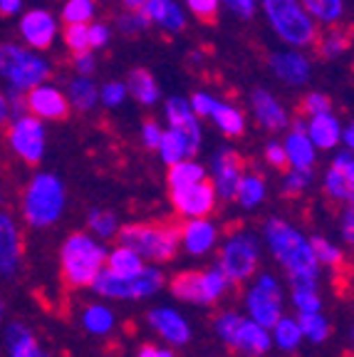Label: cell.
<instances>
[{
    "label": "cell",
    "mask_w": 354,
    "mask_h": 357,
    "mask_svg": "<svg viewBox=\"0 0 354 357\" xmlns=\"http://www.w3.org/2000/svg\"><path fill=\"white\" fill-rule=\"evenodd\" d=\"M266 241L270 245L272 256L288 268L293 283H315L320 275V263L310 248V241L300 231H295L288 221L270 218L266 226Z\"/></svg>",
    "instance_id": "6da1fadb"
},
{
    "label": "cell",
    "mask_w": 354,
    "mask_h": 357,
    "mask_svg": "<svg viewBox=\"0 0 354 357\" xmlns=\"http://www.w3.org/2000/svg\"><path fill=\"white\" fill-rule=\"evenodd\" d=\"M67 191L55 174H35L22 194V218L33 229H47L65 211Z\"/></svg>",
    "instance_id": "7a4b0ae2"
},
{
    "label": "cell",
    "mask_w": 354,
    "mask_h": 357,
    "mask_svg": "<svg viewBox=\"0 0 354 357\" xmlns=\"http://www.w3.org/2000/svg\"><path fill=\"white\" fill-rule=\"evenodd\" d=\"M119 245H127L141 258L164 263L176 256L181 245V229L171 223H129L116 231Z\"/></svg>",
    "instance_id": "3957f363"
},
{
    "label": "cell",
    "mask_w": 354,
    "mask_h": 357,
    "mask_svg": "<svg viewBox=\"0 0 354 357\" xmlns=\"http://www.w3.org/2000/svg\"><path fill=\"white\" fill-rule=\"evenodd\" d=\"M107 248L87 234H72L62 243V280L70 288H84L105 268Z\"/></svg>",
    "instance_id": "277c9868"
},
{
    "label": "cell",
    "mask_w": 354,
    "mask_h": 357,
    "mask_svg": "<svg viewBox=\"0 0 354 357\" xmlns=\"http://www.w3.org/2000/svg\"><path fill=\"white\" fill-rule=\"evenodd\" d=\"M52 65L33 47L15 43H0V79L17 92H28L35 84L50 79Z\"/></svg>",
    "instance_id": "5b68a950"
},
{
    "label": "cell",
    "mask_w": 354,
    "mask_h": 357,
    "mask_svg": "<svg viewBox=\"0 0 354 357\" xmlns=\"http://www.w3.org/2000/svg\"><path fill=\"white\" fill-rule=\"evenodd\" d=\"M263 13L275 35L290 47H310L317 38V22L307 15L300 0H261Z\"/></svg>",
    "instance_id": "8992f818"
},
{
    "label": "cell",
    "mask_w": 354,
    "mask_h": 357,
    "mask_svg": "<svg viewBox=\"0 0 354 357\" xmlns=\"http://www.w3.org/2000/svg\"><path fill=\"white\" fill-rule=\"evenodd\" d=\"M164 285V275L156 268H141L137 275H116L107 268H102L100 273L94 275L89 288L102 298H114V301H139V298L154 296L156 290Z\"/></svg>",
    "instance_id": "52a82bcc"
},
{
    "label": "cell",
    "mask_w": 354,
    "mask_h": 357,
    "mask_svg": "<svg viewBox=\"0 0 354 357\" xmlns=\"http://www.w3.org/2000/svg\"><path fill=\"white\" fill-rule=\"evenodd\" d=\"M8 127V144L15 151V156L25 164H40L45 156V144H47V134H45V122L38 119L30 112H20L10 117Z\"/></svg>",
    "instance_id": "ba28073f"
},
{
    "label": "cell",
    "mask_w": 354,
    "mask_h": 357,
    "mask_svg": "<svg viewBox=\"0 0 354 357\" xmlns=\"http://www.w3.org/2000/svg\"><path fill=\"white\" fill-rule=\"evenodd\" d=\"M258 258H261V248H258V238L248 231H238L223 243L221 251V271L231 283H243L258 268Z\"/></svg>",
    "instance_id": "9c48e42d"
},
{
    "label": "cell",
    "mask_w": 354,
    "mask_h": 357,
    "mask_svg": "<svg viewBox=\"0 0 354 357\" xmlns=\"http://www.w3.org/2000/svg\"><path fill=\"white\" fill-rule=\"evenodd\" d=\"M228 283L231 280L223 275L221 268H213V271H191V273H181L174 278L171 293L178 301L196 303V305H210L218 298H223Z\"/></svg>",
    "instance_id": "30bf717a"
},
{
    "label": "cell",
    "mask_w": 354,
    "mask_h": 357,
    "mask_svg": "<svg viewBox=\"0 0 354 357\" xmlns=\"http://www.w3.org/2000/svg\"><path fill=\"white\" fill-rule=\"evenodd\" d=\"M282 293L280 285L272 275H261L258 278V285L248 293V312L250 320H255L258 325L270 330L272 325L280 320L282 315Z\"/></svg>",
    "instance_id": "8fae6325"
},
{
    "label": "cell",
    "mask_w": 354,
    "mask_h": 357,
    "mask_svg": "<svg viewBox=\"0 0 354 357\" xmlns=\"http://www.w3.org/2000/svg\"><path fill=\"white\" fill-rule=\"evenodd\" d=\"M25 109L43 122H62V119L70 117L72 107L67 102L65 92H60L55 84L43 82L25 92Z\"/></svg>",
    "instance_id": "7c38bea8"
},
{
    "label": "cell",
    "mask_w": 354,
    "mask_h": 357,
    "mask_svg": "<svg viewBox=\"0 0 354 357\" xmlns=\"http://www.w3.org/2000/svg\"><path fill=\"white\" fill-rule=\"evenodd\" d=\"M216 189L208 178L203 181H196V184H186L171 189V204L176 208V213L186 218H201L208 216L213 208H216Z\"/></svg>",
    "instance_id": "4fadbf2b"
},
{
    "label": "cell",
    "mask_w": 354,
    "mask_h": 357,
    "mask_svg": "<svg viewBox=\"0 0 354 357\" xmlns=\"http://www.w3.org/2000/svg\"><path fill=\"white\" fill-rule=\"evenodd\" d=\"M243 172V159L233 149L216 151V156H213V181H210L213 189H216V196H221L223 201L236 199Z\"/></svg>",
    "instance_id": "5bb4252c"
},
{
    "label": "cell",
    "mask_w": 354,
    "mask_h": 357,
    "mask_svg": "<svg viewBox=\"0 0 354 357\" xmlns=\"http://www.w3.org/2000/svg\"><path fill=\"white\" fill-rule=\"evenodd\" d=\"M20 35L25 40L28 47L33 50H47L52 47L57 38V20L50 10H43V8H35L28 10L20 17Z\"/></svg>",
    "instance_id": "9a60e30c"
},
{
    "label": "cell",
    "mask_w": 354,
    "mask_h": 357,
    "mask_svg": "<svg viewBox=\"0 0 354 357\" xmlns=\"http://www.w3.org/2000/svg\"><path fill=\"white\" fill-rule=\"evenodd\" d=\"M270 70L280 82L290 84V87H302V84H307L312 77L310 60H307L298 47L272 52L270 55Z\"/></svg>",
    "instance_id": "2e32d148"
},
{
    "label": "cell",
    "mask_w": 354,
    "mask_h": 357,
    "mask_svg": "<svg viewBox=\"0 0 354 357\" xmlns=\"http://www.w3.org/2000/svg\"><path fill=\"white\" fill-rule=\"evenodd\" d=\"M250 109H253V117L255 122L261 124L263 129L268 132H282V129L290 127V114L288 109L280 105L272 92L268 89H253V95H250Z\"/></svg>",
    "instance_id": "e0dca14e"
},
{
    "label": "cell",
    "mask_w": 354,
    "mask_h": 357,
    "mask_svg": "<svg viewBox=\"0 0 354 357\" xmlns=\"http://www.w3.org/2000/svg\"><path fill=\"white\" fill-rule=\"evenodd\" d=\"M164 114H167L169 129L178 132L188 144L199 151L201 124H199V117L194 114V109H191V105H188V100H183V97H169L167 107H164Z\"/></svg>",
    "instance_id": "ac0fdd59"
},
{
    "label": "cell",
    "mask_w": 354,
    "mask_h": 357,
    "mask_svg": "<svg viewBox=\"0 0 354 357\" xmlns=\"http://www.w3.org/2000/svg\"><path fill=\"white\" fill-rule=\"evenodd\" d=\"M22 243L15 218L8 211H0V275H13L20 266Z\"/></svg>",
    "instance_id": "d6986e66"
},
{
    "label": "cell",
    "mask_w": 354,
    "mask_h": 357,
    "mask_svg": "<svg viewBox=\"0 0 354 357\" xmlns=\"http://www.w3.org/2000/svg\"><path fill=\"white\" fill-rule=\"evenodd\" d=\"M141 10L146 13L151 25L176 35L186 30V13L178 6V0H146Z\"/></svg>",
    "instance_id": "ffe728a7"
},
{
    "label": "cell",
    "mask_w": 354,
    "mask_h": 357,
    "mask_svg": "<svg viewBox=\"0 0 354 357\" xmlns=\"http://www.w3.org/2000/svg\"><path fill=\"white\" fill-rule=\"evenodd\" d=\"M216 238H218L216 226H213L206 216L188 218L181 229L183 248H186L188 253H194V256H203V253H208L210 248H213V243H216Z\"/></svg>",
    "instance_id": "44dd1931"
},
{
    "label": "cell",
    "mask_w": 354,
    "mask_h": 357,
    "mask_svg": "<svg viewBox=\"0 0 354 357\" xmlns=\"http://www.w3.org/2000/svg\"><path fill=\"white\" fill-rule=\"evenodd\" d=\"M149 325L164 337V340L171 342V345H186L188 337H191L188 323L176 310H171V307H156V310H151Z\"/></svg>",
    "instance_id": "7402d4cb"
},
{
    "label": "cell",
    "mask_w": 354,
    "mask_h": 357,
    "mask_svg": "<svg viewBox=\"0 0 354 357\" xmlns=\"http://www.w3.org/2000/svg\"><path fill=\"white\" fill-rule=\"evenodd\" d=\"M339 132H342V122L330 112L315 114L305 122V134L310 137L315 149H334L339 144Z\"/></svg>",
    "instance_id": "603a6c76"
},
{
    "label": "cell",
    "mask_w": 354,
    "mask_h": 357,
    "mask_svg": "<svg viewBox=\"0 0 354 357\" xmlns=\"http://www.w3.org/2000/svg\"><path fill=\"white\" fill-rule=\"evenodd\" d=\"M272 345V337L268 333V328L258 325L255 320H245L240 323L238 337H236V350L245 352V355H266Z\"/></svg>",
    "instance_id": "cb8c5ba5"
},
{
    "label": "cell",
    "mask_w": 354,
    "mask_h": 357,
    "mask_svg": "<svg viewBox=\"0 0 354 357\" xmlns=\"http://www.w3.org/2000/svg\"><path fill=\"white\" fill-rule=\"evenodd\" d=\"M285 159L293 169H312L315 167V144L310 142V137L298 129H290V134L285 137Z\"/></svg>",
    "instance_id": "d4e9b609"
},
{
    "label": "cell",
    "mask_w": 354,
    "mask_h": 357,
    "mask_svg": "<svg viewBox=\"0 0 354 357\" xmlns=\"http://www.w3.org/2000/svg\"><path fill=\"white\" fill-rule=\"evenodd\" d=\"M124 84H127V92L139 102V105L151 107L161 100L159 82H156L154 75H151L149 70H144V67H134Z\"/></svg>",
    "instance_id": "484cf974"
},
{
    "label": "cell",
    "mask_w": 354,
    "mask_h": 357,
    "mask_svg": "<svg viewBox=\"0 0 354 357\" xmlns=\"http://www.w3.org/2000/svg\"><path fill=\"white\" fill-rule=\"evenodd\" d=\"M67 102L77 112H89L100 102V89L92 82V77L77 75V77H72L67 82Z\"/></svg>",
    "instance_id": "4316f807"
},
{
    "label": "cell",
    "mask_w": 354,
    "mask_h": 357,
    "mask_svg": "<svg viewBox=\"0 0 354 357\" xmlns=\"http://www.w3.org/2000/svg\"><path fill=\"white\" fill-rule=\"evenodd\" d=\"M6 340H8V347H10V357H47L43 350H40L33 333L20 323L8 325Z\"/></svg>",
    "instance_id": "83f0119b"
},
{
    "label": "cell",
    "mask_w": 354,
    "mask_h": 357,
    "mask_svg": "<svg viewBox=\"0 0 354 357\" xmlns=\"http://www.w3.org/2000/svg\"><path fill=\"white\" fill-rule=\"evenodd\" d=\"M213 119V124L218 127V132H223L226 137H240L245 132V114L238 107L228 105V102L218 100L213 112L208 114Z\"/></svg>",
    "instance_id": "f1b7e54d"
},
{
    "label": "cell",
    "mask_w": 354,
    "mask_h": 357,
    "mask_svg": "<svg viewBox=\"0 0 354 357\" xmlns=\"http://www.w3.org/2000/svg\"><path fill=\"white\" fill-rule=\"evenodd\" d=\"M156 151H159L161 162L169 164V167L176 162H183V159H191L196 154L194 146L188 144L178 132H174V129H167V132L161 134V142L156 146Z\"/></svg>",
    "instance_id": "f546056e"
},
{
    "label": "cell",
    "mask_w": 354,
    "mask_h": 357,
    "mask_svg": "<svg viewBox=\"0 0 354 357\" xmlns=\"http://www.w3.org/2000/svg\"><path fill=\"white\" fill-rule=\"evenodd\" d=\"M307 15L317 22V25H337L344 17V0H300Z\"/></svg>",
    "instance_id": "4dcf8cb0"
},
{
    "label": "cell",
    "mask_w": 354,
    "mask_h": 357,
    "mask_svg": "<svg viewBox=\"0 0 354 357\" xmlns=\"http://www.w3.org/2000/svg\"><path fill=\"white\" fill-rule=\"evenodd\" d=\"M105 263H107V271H111L116 275H124V278L137 275L144 268V258L139 256L137 251H132V248H127V245H119L111 253H107Z\"/></svg>",
    "instance_id": "1f68e13d"
},
{
    "label": "cell",
    "mask_w": 354,
    "mask_h": 357,
    "mask_svg": "<svg viewBox=\"0 0 354 357\" xmlns=\"http://www.w3.org/2000/svg\"><path fill=\"white\" fill-rule=\"evenodd\" d=\"M312 45H317V52L325 60H337V57H342L349 50V35L342 28H337V25H330V30L322 33L320 38H315Z\"/></svg>",
    "instance_id": "d6a6232c"
},
{
    "label": "cell",
    "mask_w": 354,
    "mask_h": 357,
    "mask_svg": "<svg viewBox=\"0 0 354 357\" xmlns=\"http://www.w3.org/2000/svg\"><path fill=\"white\" fill-rule=\"evenodd\" d=\"M263 199H266V178L255 172H250V174L243 172L238 191H236V201L245 208H255Z\"/></svg>",
    "instance_id": "836d02e7"
},
{
    "label": "cell",
    "mask_w": 354,
    "mask_h": 357,
    "mask_svg": "<svg viewBox=\"0 0 354 357\" xmlns=\"http://www.w3.org/2000/svg\"><path fill=\"white\" fill-rule=\"evenodd\" d=\"M203 178H208V172L201 164L191 162V159H183V162H176L169 167L167 181L171 189H178V186L196 184V181H203Z\"/></svg>",
    "instance_id": "e575fe53"
},
{
    "label": "cell",
    "mask_w": 354,
    "mask_h": 357,
    "mask_svg": "<svg viewBox=\"0 0 354 357\" xmlns=\"http://www.w3.org/2000/svg\"><path fill=\"white\" fill-rule=\"evenodd\" d=\"M325 191L332 201H339V204H352V194H354V178L344 176L337 169H330L325 174Z\"/></svg>",
    "instance_id": "d590c367"
},
{
    "label": "cell",
    "mask_w": 354,
    "mask_h": 357,
    "mask_svg": "<svg viewBox=\"0 0 354 357\" xmlns=\"http://www.w3.org/2000/svg\"><path fill=\"white\" fill-rule=\"evenodd\" d=\"M302 340V333H300V325L298 320H290V318H282L272 325V342L282 350H295Z\"/></svg>",
    "instance_id": "8d00e7d4"
},
{
    "label": "cell",
    "mask_w": 354,
    "mask_h": 357,
    "mask_svg": "<svg viewBox=\"0 0 354 357\" xmlns=\"http://www.w3.org/2000/svg\"><path fill=\"white\" fill-rule=\"evenodd\" d=\"M82 323L92 335H107L114 328V315L105 305H89L82 315Z\"/></svg>",
    "instance_id": "74e56055"
},
{
    "label": "cell",
    "mask_w": 354,
    "mask_h": 357,
    "mask_svg": "<svg viewBox=\"0 0 354 357\" xmlns=\"http://www.w3.org/2000/svg\"><path fill=\"white\" fill-rule=\"evenodd\" d=\"M298 325H300V333L305 337H310L312 342H325L327 335H330V323L317 312H300L298 318Z\"/></svg>",
    "instance_id": "f35d334b"
},
{
    "label": "cell",
    "mask_w": 354,
    "mask_h": 357,
    "mask_svg": "<svg viewBox=\"0 0 354 357\" xmlns=\"http://www.w3.org/2000/svg\"><path fill=\"white\" fill-rule=\"evenodd\" d=\"M94 13H97V0H65L62 20L67 25H72V22H92Z\"/></svg>",
    "instance_id": "ab89813d"
},
{
    "label": "cell",
    "mask_w": 354,
    "mask_h": 357,
    "mask_svg": "<svg viewBox=\"0 0 354 357\" xmlns=\"http://www.w3.org/2000/svg\"><path fill=\"white\" fill-rule=\"evenodd\" d=\"M310 248H312V253H315V261L322 263V266H330V268L344 266V253L339 251L334 243H330L327 238H320V236L310 238Z\"/></svg>",
    "instance_id": "60d3db41"
},
{
    "label": "cell",
    "mask_w": 354,
    "mask_h": 357,
    "mask_svg": "<svg viewBox=\"0 0 354 357\" xmlns=\"http://www.w3.org/2000/svg\"><path fill=\"white\" fill-rule=\"evenodd\" d=\"M149 25H151L149 17H146V13L141 10V8H127L122 15L116 17V28H119V33L132 35V38L134 35H141Z\"/></svg>",
    "instance_id": "b9f144b4"
},
{
    "label": "cell",
    "mask_w": 354,
    "mask_h": 357,
    "mask_svg": "<svg viewBox=\"0 0 354 357\" xmlns=\"http://www.w3.org/2000/svg\"><path fill=\"white\" fill-rule=\"evenodd\" d=\"M293 303L300 312H317L322 307L315 283H293Z\"/></svg>",
    "instance_id": "7bdbcfd3"
},
{
    "label": "cell",
    "mask_w": 354,
    "mask_h": 357,
    "mask_svg": "<svg viewBox=\"0 0 354 357\" xmlns=\"http://www.w3.org/2000/svg\"><path fill=\"white\" fill-rule=\"evenodd\" d=\"M89 231H92L97 238H111V236H116V231H119V218L111 211L94 208V211L89 213Z\"/></svg>",
    "instance_id": "ee69618b"
},
{
    "label": "cell",
    "mask_w": 354,
    "mask_h": 357,
    "mask_svg": "<svg viewBox=\"0 0 354 357\" xmlns=\"http://www.w3.org/2000/svg\"><path fill=\"white\" fill-rule=\"evenodd\" d=\"M240 318L238 312H221L216 318V333L223 342H226L231 350H236V337H238V330H240Z\"/></svg>",
    "instance_id": "f6af8a7d"
},
{
    "label": "cell",
    "mask_w": 354,
    "mask_h": 357,
    "mask_svg": "<svg viewBox=\"0 0 354 357\" xmlns=\"http://www.w3.org/2000/svg\"><path fill=\"white\" fill-rule=\"evenodd\" d=\"M312 181V169H290L285 181H282V194L300 196Z\"/></svg>",
    "instance_id": "bcb514c9"
},
{
    "label": "cell",
    "mask_w": 354,
    "mask_h": 357,
    "mask_svg": "<svg viewBox=\"0 0 354 357\" xmlns=\"http://www.w3.org/2000/svg\"><path fill=\"white\" fill-rule=\"evenodd\" d=\"M65 45L77 55V52L89 50V40H87V22H72L67 25L65 30Z\"/></svg>",
    "instance_id": "7dc6e473"
},
{
    "label": "cell",
    "mask_w": 354,
    "mask_h": 357,
    "mask_svg": "<svg viewBox=\"0 0 354 357\" xmlns=\"http://www.w3.org/2000/svg\"><path fill=\"white\" fill-rule=\"evenodd\" d=\"M186 8L201 22H213L221 10V0H186Z\"/></svg>",
    "instance_id": "c3c4849f"
},
{
    "label": "cell",
    "mask_w": 354,
    "mask_h": 357,
    "mask_svg": "<svg viewBox=\"0 0 354 357\" xmlns=\"http://www.w3.org/2000/svg\"><path fill=\"white\" fill-rule=\"evenodd\" d=\"M127 84L124 82H119V79H111V82H107L105 87L100 89V102L105 107H119V105H124V100H127Z\"/></svg>",
    "instance_id": "681fc988"
},
{
    "label": "cell",
    "mask_w": 354,
    "mask_h": 357,
    "mask_svg": "<svg viewBox=\"0 0 354 357\" xmlns=\"http://www.w3.org/2000/svg\"><path fill=\"white\" fill-rule=\"evenodd\" d=\"M87 40H89V50H105L111 40V28L107 22H87Z\"/></svg>",
    "instance_id": "f907efd6"
},
{
    "label": "cell",
    "mask_w": 354,
    "mask_h": 357,
    "mask_svg": "<svg viewBox=\"0 0 354 357\" xmlns=\"http://www.w3.org/2000/svg\"><path fill=\"white\" fill-rule=\"evenodd\" d=\"M302 109L307 117H315V114L332 109V100H330L325 92H310V95L302 100Z\"/></svg>",
    "instance_id": "816d5d0a"
},
{
    "label": "cell",
    "mask_w": 354,
    "mask_h": 357,
    "mask_svg": "<svg viewBox=\"0 0 354 357\" xmlns=\"http://www.w3.org/2000/svg\"><path fill=\"white\" fill-rule=\"evenodd\" d=\"M218 97H213L210 92H203V89H199V92H194V97L188 100V105H191V109H194L196 117H208L210 112H213V107H216Z\"/></svg>",
    "instance_id": "f5cc1de1"
},
{
    "label": "cell",
    "mask_w": 354,
    "mask_h": 357,
    "mask_svg": "<svg viewBox=\"0 0 354 357\" xmlns=\"http://www.w3.org/2000/svg\"><path fill=\"white\" fill-rule=\"evenodd\" d=\"M221 6L231 15L240 17V20H250L258 10V0H221Z\"/></svg>",
    "instance_id": "db71d44e"
},
{
    "label": "cell",
    "mask_w": 354,
    "mask_h": 357,
    "mask_svg": "<svg viewBox=\"0 0 354 357\" xmlns=\"http://www.w3.org/2000/svg\"><path fill=\"white\" fill-rule=\"evenodd\" d=\"M161 134H164V129L149 119V122L141 124V144H144L146 149H156L161 142Z\"/></svg>",
    "instance_id": "11a10c76"
},
{
    "label": "cell",
    "mask_w": 354,
    "mask_h": 357,
    "mask_svg": "<svg viewBox=\"0 0 354 357\" xmlns=\"http://www.w3.org/2000/svg\"><path fill=\"white\" fill-rule=\"evenodd\" d=\"M266 159L270 167L275 169H285L288 167V159H285V149H282L280 142H270V144L266 146Z\"/></svg>",
    "instance_id": "9f6ffc18"
},
{
    "label": "cell",
    "mask_w": 354,
    "mask_h": 357,
    "mask_svg": "<svg viewBox=\"0 0 354 357\" xmlns=\"http://www.w3.org/2000/svg\"><path fill=\"white\" fill-rule=\"evenodd\" d=\"M332 167L337 169V172H342L344 176L354 178V159H352V149H347V146H344L342 151H337V156H334Z\"/></svg>",
    "instance_id": "6f0895ef"
},
{
    "label": "cell",
    "mask_w": 354,
    "mask_h": 357,
    "mask_svg": "<svg viewBox=\"0 0 354 357\" xmlns=\"http://www.w3.org/2000/svg\"><path fill=\"white\" fill-rule=\"evenodd\" d=\"M94 67H97V60H94L92 50L77 52V55H75V70H77V75H84V77H92Z\"/></svg>",
    "instance_id": "680465c9"
},
{
    "label": "cell",
    "mask_w": 354,
    "mask_h": 357,
    "mask_svg": "<svg viewBox=\"0 0 354 357\" xmlns=\"http://www.w3.org/2000/svg\"><path fill=\"white\" fill-rule=\"evenodd\" d=\"M342 236H344L347 243H352L354 241V213H352V208H347L344 216H342Z\"/></svg>",
    "instance_id": "91938a15"
},
{
    "label": "cell",
    "mask_w": 354,
    "mask_h": 357,
    "mask_svg": "<svg viewBox=\"0 0 354 357\" xmlns=\"http://www.w3.org/2000/svg\"><path fill=\"white\" fill-rule=\"evenodd\" d=\"M13 112H10V102H8V95L0 89V127H6L10 122Z\"/></svg>",
    "instance_id": "94428289"
},
{
    "label": "cell",
    "mask_w": 354,
    "mask_h": 357,
    "mask_svg": "<svg viewBox=\"0 0 354 357\" xmlns=\"http://www.w3.org/2000/svg\"><path fill=\"white\" fill-rule=\"evenodd\" d=\"M22 10V0H0V15H15Z\"/></svg>",
    "instance_id": "6125c7cd"
},
{
    "label": "cell",
    "mask_w": 354,
    "mask_h": 357,
    "mask_svg": "<svg viewBox=\"0 0 354 357\" xmlns=\"http://www.w3.org/2000/svg\"><path fill=\"white\" fill-rule=\"evenodd\" d=\"M137 357H174L171 350H161V347H154V345H144L139 350Z\"/></svg>",
    "instance_id": "be15d7a7"
},
{
    "label": "cell",
    "mask_w": 354,
    "mask_h": 357,
    "mask_svg": "<svg viewBox=\"0 0 354 357\" xmlns=\"http://www.w3.org/2000/svg\"><path fill=\"white\" fill-rule=\"evenodd\" d=\"M339 142H342L347 149H352L354 146V127L352 124H344L342 127V132H339Z\"/></svg>",
    "instance_id": "e7e4bbea"
},
{
    "label": "cell",
    "mask_w": 354,
    "mask_h": 357,
    "mask_svg": "<svg viewBox=\"0 0 354 357\" xmlns=\"http://www.w3.org/2000/svg\"><path fill=\"white\" fill-rule=\"evenodd\" d=\"M144 3H146V0H122L124 8H141Z\"/></svg>",
    "instance_id": "03108f58"
},
{
    "label": "cell",
    "mask_w": 354,
    "mask_h": 357,
    "mask_svg": "<svg viewBox=\"0 0 354 357\" xmlns=\"http://www.w3.org/2000/svg\"><path fill=\"white\" fill-rule=\"evenodd\" d=\"M0 320H3V301H0Z\"/></svg>",
    "instance_id": "003e7915"
}]
</instances>
